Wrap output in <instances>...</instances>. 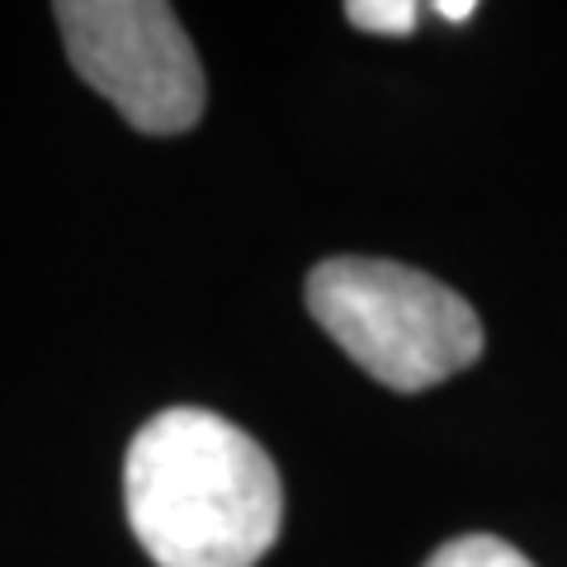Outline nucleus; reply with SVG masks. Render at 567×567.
<instances>
[{"label": "nucleus", "instance_id": "nucleus-1", "mask_svg": "<svg viewBox=\"0 0 567 567\" xmlns=\"http://www.w3.org/2000/svg\"><path fill=\"white\" fill-rule=\"evenodd\" d=\"M128 525L156 567H256L279 535L270 454L204 406L152 416L123 464Z\"/></svg>", "mask_w": 567, "mask_h": 567}, {"label": "nucleus", "instance_id": "nucleus-2", "mask_svg": "<svg viewBox=\"0 0 567 567\" xmlns=\"http://www.w3.org/2000/svg\"><path fill=\"white\" fill-rule=\"evenodd\" d=\"M308 308L369 379L421 393L483 354V322L450 284L398 260L341 256L308 275Z\"/></svg>", "mask_w": 567, "mask_h": 567}, {"label": "nucleus", "instance_id": "nucleus-3", "mask_svg": "<svg viewBox=\"0 0 567 567\" xmlns=\"http://www.w3.org/2000/svg\"><path fill=\"white\" fill-rule=\"evenodd\" d=\"M58 29L71 66L137 133L171 137L204 114V71L189 33L162 0H66Z\"/></svg>", "mask_w": 567, "mask_h": 567}, {"label": "nucleus", "instance_id": "nucleus-4", "mask_svg": "<svg viewBox=\"0 0 567 567\" xmlns=\"http://www.w3.org/2000/svg\"><path fill=\"white\" fill-rule=\"evenodd\" d=\"M425 567H535L520 548H511L492 535H468V539H454L445 548H435Z\"/></svg>", "mask_w": 567, "mask_h": 567}, {"label": "nucleus", "instance_id": "nucleus-5", "mask_svg": "<svg viewBox=\"0 0 567 567\" xmlns=\"http://www.w3.org/2000/svg\"><path fill=\"white\" fill-rule=\"evenodd\" d=\"M416 6L412 0H354V6H346V20L354 29L364 33H412L416 29Z\"/></svg>", "mask_w": 567, "mask_h": 567}, {"label": "nucleus", "instance_id": "nucleus-6", "mask_svg": "<svg viewBox=\"0 0 567 567\" xmlns=\"http://www.w3.org/2000/svg\"><path fill=\"white\" fill-rule=\"evenodd\" d=\"M435 14L440 20H450V24H468L477 14V6L473 0H435Z\"/></svg>", "mask_w": 567, "mask_h": 567}]
</instances>
